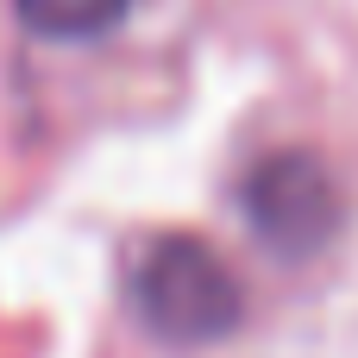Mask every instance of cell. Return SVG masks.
Here are the masks:
<instances>
[{
	"label": "cell",
	"instance_id": "obj_1",
	"mask_svg": "<svg viewBox=\"0 0 358 358\" xmlns=\"http://www.w3.org/2000/svg\"><path fill=\"white\" fill-rule=\"evenodd\" d=\"M126 289H132V308L151 334L176 340V346H201V340H220L245 321V289L239 277L227 271L220 252H208L201 239H182V233H157L132 252V271H126Z\"/></svg>",
	"mask_w": 358,
	"mask_h": 358
},
{
	"label": "cell",
	"instance_id": "obj_2",
	"mask_svg": "<svg viewBox=\"0 0 358 358\" xmlns=\"http://www.w3.org/2000/svg\"><path fill=\"white\" fill-rule=\"evenodd\" d=\"M245 208H252V227L277 245V252H315L334 227H340V201H334V182L321 164L308 157H271L245 176Z\"/></svg>",
	"mask_w": 358,
	"mask_h": 358
},
{
	"label": "cell",
	"instance_id": "obj_3",
	"mask_svg": "<svg viewBox=\"0 0 358 358\" xmlns=\"http://www.w3.org/2000/svg\"><path fill=\"white\" fill-rule=\"evenodd\" d=\"M6 13L44 44H94L132 13V0H6Z\"/></svg>",
	"mask_w": 358,
	"mask_h": 358
}]
</instances>
